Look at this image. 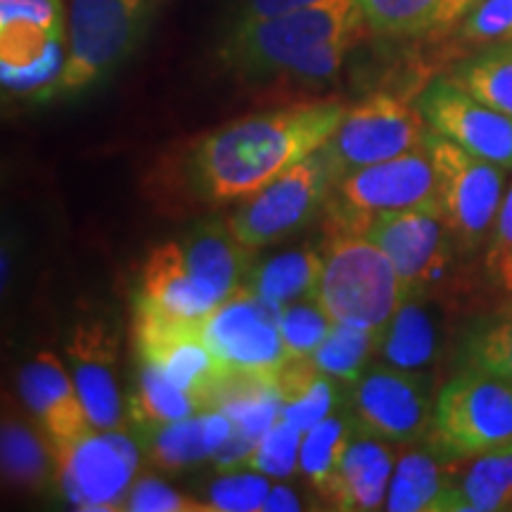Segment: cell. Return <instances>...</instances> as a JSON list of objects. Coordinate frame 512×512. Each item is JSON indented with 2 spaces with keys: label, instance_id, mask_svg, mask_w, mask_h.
Returning <instances> with one entry per match:
<instances>
[{
  "label": "cell",
  "instance_id": "1",
  "mask_svg": "<svg viewBox=\"0 0 512 512\" xmlns=\"http://www.w3.org/2000/svg\"><path fill=\"white\" fill-rule=\"evenodd\" d=\"M344 112L342 102L316 100L216 128L192 152V178L211 202L247 200L328 143Z\"/></svg>",
  "mask_w": 512,
  "mask_h": 512
},
{
  "label": "cell",
  "instance_id": "2",
  "mask_svg": "<svg viewBox=\"0 0 512 512\" xmlns=\"http://www.w3.org/2000/svg\"><path fill=\"white\" fill-rule=\"evenodd\" d=\"M368 27L356 0L306 8L261 22L233 24L219 43V60L245 79L332 81Z\"/></svg>",
  "mask_w": 512,
  "mask_h": 512
},
{
  "label": "cell",
  "instance_id": "3",
  "mask_svg": "<svg viewBox=\"0 0 512 512\" xmlns=\"http://www.w3.org/2000/svg\"><path fill=\"white\" fill-rule=\"evenodd\" d=\"M403 297L399 271L375 242L344 230H325L316 299L335 323L382 337Z\"/></svg>",
  "mask_w": 512,
  "mask_h": 512
},
{
  "label": "cell",
  "instance_id": "4",
  "mask_svg": "<svg viewBox=\"0 0 512 512\" xmlns=\"http://www.w3.org/2000/svg\"><path fill=\"white\" fill-rule=\"evenodd\" d=\"M164 0H69L62 69L43 98L76 95L136 53Z\"/></svg>",
  "mask_w": 512,
  "mask_h": 512
},
{
  "label": "cell",
  "instance_id": "5",
  "mask_svg": "<svg viewBox=\"0 0 512 512\" xmlns=\"http://www.w3.org/2000/svg\"><path fill=\"white\" fill-rule=\"evenodd\" d=\"M430 446L448 463L512 446V382L460 370L437 394Z\"/></svg>",
  "mask_w": 512,
  "mask_h": 512
},
{
  "label": "cell",
  "instance_id": "6",
  "mask_svg": "<svg viewBox=\"0 0 512 512\" xmlns=\"http://www.w3.org/2000/svg\"><path fill=\"white\" fill-rule=\"evenodd\" d=\"M427 152L434 166V200L460 254L489 242L503 204V166L486 162L430 128Z\"/></svg>",
  "mask_w": 512,
  "mask_h": 512
},
{
  "label": "cell",
  "instance_id": "7",
  "mask_svg": "<svg viewBox=\"0 0 512 512\" xmlns=\"http://www.w3.org/2000/svg\"><path fill=\"white\" fill-rule=\"evenodd\" d=\"M430 126L418 105L394 93H373L344 112L335 133L320 150L328 157L335 183L349 171L408 155L427 143Z\"/></svg>",
  "mask_w": 512,
  "mask_h": 512
},
{
  "label": "cell",
  "instance_id": "8",
  "mask_svg": "<svg viewBox=\"0 0 512 512\" xmlns=\"http://www.w3.org/2000/svg\"><path fill=\"white\" fill-rule=\"evenodd\" d=\"M434 200V166L427 143L408 155L349 171L325 204L328 228L363 235L377 214Z\"/></svg>",
  "mask_w": 512,
  "mask_h": 512
},
{
  "label": "cell",
  "instance_id": "9",
  "mask_svg": "<svg viewBox=\"0 0 512 512\" xmlns=\"http://www.w3.org/2000/svg\"><path fill=\"white\" fill-rule=\"evenodd\" d=\"M335 185L328 157L323 150L294 164L283 176L268 183L264 190L247 197L228 219L233 238L247 249H261L299 233L313 216L325 209Z\"/></svg>",
  "mask_w": 512,
  "mask_h": 512
},
{
  "label": "cell",
  "instance_id": "10",
  "mask_svg": "<svg viewBox=\"0 0 512 512\" xmlns=\"http://www.w3.org/2000/svg\"><path fill=\"white\" fill-rule=\"evenodd\" d=\"M57 486L79 510H124L140 467V444L124 430H98L53 446Z\"/></svg>",
  "mask_w": 512,
  "mask_h": 512
},
{
  "label": "cell",
  "instance_id": "11",
  "mask_svg": "<svg viewBox=\"0 0 512 512\" xmlns=\"http://www.w3.org/2000/svg\"><path fill=\"white\" fill-rule=\"evenodd\" d=\"M62 0H0V76L17 93L53 86L64 60Z\"/></svg>",
  "mask_w": 512,
  "mask_h": 512
},
{
  "label": "cell",
  "instance_id": "12",
  "mask_svg": "<svg viewBox=\"0 0 512 512\" xmlns=\"http://www.w3.org/2000/svg\"><path fill=\"white\" fill-rule=\"evenodd\" d=\"M133 339L140 361L155 366L166 380L183 389L200 411H211L216 384L226 368L209 349L202 320L174 316L138 299Z\"/></svg>",
  "mask_w": 512,
  "mask_h": 512
},
{
  "label": "cell",
  "instance_id": "13",
  "mask_svg": "<svg viewBox=\"0 0 512 512\" xmlns=\"http://www.w3.org/2000/svg\"><path fill=\"white\" fill-rule=\"evenodd\" d=\"M278 323L280 306L245 285L202 320V332L226 370L275 380L290 358Z\"/></svg>",
  "mask_w": 512,
  "mask_h": 512
},
{
  "label": "cell",
  "instance_id": "14",
  "mask_svg": "<svg viewBox=\"0 0 512 512\" xmlns=\"http://www.w3.org/2000/svg\"><path fill=\"white\" fill-rule=\"evenodd\" d=\"M437 396L425 370L368 366L351 389L354 422L389 444H413L430 434Z\"/></svg>",
  "mask_w": 512,
  "mask_h": 512
},
{
  "label": "cell",
  "instance_id": "15",
  "mask_svg": "<svg viewBox=\"0 0 512 512\" xmlns=\"http://www.w3.org/2000/svg\"><path fill=\"white\" fill-rule=\"evenodd\" d=\"M363 238L392 259L406 294H430V287L444 278L453 249L458 252L437 200L377 214L363 230Z\"/></svg>",
  "mask_w": 512,
  "mask_h": 512
},
{
  "label": "cell",
  "instance_id": "16",
  "mask_svg": "<svg viewBox=\"0 0 512 512\" xmlns=\"http://www.w3.org/2000/svg\"><path fill=\"white\" fill-rule=\"evenodd\" d=\"M434 133L486 162L512 169V117L494 110L448 76H437L415 100Z\"/></svg>",
  "mask_w": 512,
  "mask_h": 512
},
{
  "label": "cell",
  "instance_id": "17",
  "mask_svg": "<svg viewBox=\"0 0 512 512\" xmlns=\"http://www.w3.org/2000/svg\"><path fill=\"white\" fill-rule=\"evenodd\" d=\"M69 373L98 430H121L124 411L117 380L119 344L114 332L100 320L79 323L67 344Z\"/></svg>",
  "mask_w": 512,
  "mask_h": 512
},
{
  "label": "cell",
  "instance_id": "18",
  "mask_svg": "<svg viewBox=\"0 0 512 512\" xmlns=\"http://www.w3.org/2000/svg\"><path fill=\"white\" fill-rule=\"evenodd\" d=\"M19 389L53 446L67 444L93 430L72 373L64 370V363L53 351H41L31 358L19 375Z\"/></svg>",
  "mask_w": 512,
  "mask_h": 512
},
{
  "label": "cell",
  "instance_id": "19",
  "mask_svg": "<svg viewBox=\"0 0 512 512\" xmlns=\"http://www.w3.org/2000/svg\"><path fill=\"white\" fill-rule=\"evenodd\" d=\"M233 430V420L223 411H202L176 422L136 425V439L152 465L178 472L214 456Z\"/></svg>",
  "mask_w": 512,
  "mask_h": 512
},
{
  "label": "cell",
  "instance_id": "20",
  "mask_svg": "<svg viewBox=\"0 0 512 512\" xmlns=\"http://www.w3.org/2000/svg\"><path fill=\"white\" fill-rule=\"evenodd\" d=\"M387 444L389 441L377 439L358 427L344 451L325 501H330L337 510L382 508L396 467L394 451Z\"/></svg>",
  "mask_w": 512,
  "mask_h": 512
},
{
  "label": "cell",
  "instance_id": "21",
  "mask_svg": "<svg viewBox=\"0 0 512 512\" xmlns=\"http://www.w3.org/2000/svg\"><path fill=\"white\" fill-rule=\"evenodd\" d=\"M138 299L159 311L192 320H204L223 304L214 292L188 273L176 240L162 242L147 256Z\"/></svg>",
  "mask_w": 512,
  "mask_h": 512
},
{
  "label": "cell",
  "instance_id": "22",
  "mask_svg": "<svg viewBox=\"0 0 512 512\" xmlns=\"http://www.w3.org/2000/svg\"><path fill=\"white\" fill-rule=\"evenodd\" d=\"M441 320L427 304L425 292L403 297L392 323L382 335L380 354L389 366L403 370H427L441 354Z\"/></svg>",
  "mask_w": 512,
  "mask_h": 512
},
{
  "label": "cell",
  "instance_id": "23",
  "mask_svg": "<svg viewBox=\"0 0 512 512\" xmlns=\"http://www.w3.org/2000/svg\"><path fill=\"white\" fill-rule=\"evenodd\" d=\"M453 470L434 448H408L396 460L384 508L392 512H441Z\"/></svg>",
  "mask_w": 512,
  "mask_h": 512
},
{
  "label": "cell",
  "instance_id": "24",
  "mask_svg": "<svg viewBox=\"0 0 512 512\" xmlns=\"http://www.w3.org/2000/svg\"><path fill=\"white\" fill-rule=\"evenodd\" d=\"M512 510V451L477 456L463 472L453 470L441 512Z\"/></svg>",
  "mask_w": 512,
  "mask_h": 512
},
{
  "label": "cell",
  "instance_id": "25",
  "mask_svg": "<svg viewBox=\"0 0 512 512\" xmlns=\"http://www.w3.org/2000/svg\"><path fill=\"white\" fill-rule=\"evenodd\" d=\"M3 475L19 489L41 491L57 479V458L46 432L17 418L3 420Z\"/></svg>",
  "mask_w": 512,
  "mask_h": 512
},
{
  "label": "cell",
  "instance_id": "26",
  "mask_svg": "<svg viewBox=\"0 0 512 512\" xmlns=\"http://www.w3.org/2000/svg\"><path fill=\"white\" fill-rule=\"evenodd\" d=\"M320 273H323V254L313 249H297L266 261L249 275V285L261 297L273 304L285 306L297 299L316 297Z\"/></svg>",
  "mask_w": 512,
  "mask_h": 512
},
{
  "label": "cell",
  "instance_id": "27",
  "mask_svg": "<svg viewBox=\"0 0 512 512\" xmlns=\"http://www.w3.org/2000/svg\"><path fill=\"white\" fill-rule=\"evenodd\" d=\"M460 366L512 382V299L465 332Z\"/></svg>",
  "mask_w": 512,
  "mask_h": 512
},
{
  "label": "cell",
  "instance_id": "28",
  "mask_svg": "<svg viewBox=\"0 0 512 512\" xmlns=\"http://www.w3.org/2000/svg\"><path fill=\"white\" fill-rule=\"evenodd\" d=\"M451 76L475 98L512 117V38L475 50Z\"/></svg>",
  "mask_w": 512,
  "mask_h": 512
},
{
  "label": "cell",
  "instance_id": "29",
  "mask_svg": "<svg viewBox=\"0 0 512 512\" xmlns=\"http://www.w3.org/2000/svg\"><path fill=\"white\" fill-rule=\"evenodd\" d=\"M358 425L354 422L332 418L328 415L325 420H320L318 425H313L302 441V456H299V467L304 470V475L309 477L313 489L320 496L328 498L332 482H335L339 463H342L344 451H347L351 437H354Z\"/></svg>",
  "mask_w": 512,
  "mask_h": 512
},
{
  "label": "cell",
  "instance_id": "30",
  "mask_svg": "<svg viewBox=\"0 0 512 512\" xmlns=\"http://www.w3.org/2000/svg\"><path fill=\"white\" fill-rule=\"evenodd\" d=\"M380 344L382 337L377 332L335 323L311 358L325 375L342 384H354L366 373L370 356L380 351Z\"/></svg>",
  "mask_w": 512,
  "mask_h": 512
},
{
  "label": "cell",
  "instance_id": "31",
  "mask_svg": "<svg viewBox=\"0 0 512 512\" xmlns=\"http://www.w3.org/2000/svg\"><path fill=\"white\" fill-rule=\"evenodd\" d=\"M202 413L197 403L183 389L166 380L155 366L140 361L138 392L131 399L133 425H155V422H176Z\"/></svg>",
  "mask_w": 512,
  "mask_h": 512
},
{
  "label": "cell",
  "instance_id": "32",
  "mask_svg": "<svg viewBox=\"0 0 512 512\" xmlns=\"http://www.w3.org/2000/svg\"><path fill=\"white\" fill-rule=\"evenodd\" d=\"M441 0H356L363 19L382 36H425Z\"/></svg>",
  "mask_w": 512,
  "mask_h": 512
},
{
  "label": "cell",
  "instance_id": "33",
  "mask_svg": "<svg viewBox=\"0 0 512 512\" xmlns=\"http://www.w3.org/2000/svg\"><path fill=\"white\" fill-rule=\"evenodd\" d=\"M332 320L316 297L280 306V335L290 356H311L330 335Z\"/></svg>",
  "mask_w": 512,
  "mask_h": 512
},
{
  "label": "cell",
  "instance_id": "34",
  "mask_svg": "<svg viewBox=\"0 0 512 512\" xmlns=\"http://www.w3.org/2000/svg\"><path fill=\"white\" fill-rule=\"evenodd\" d=\"M456 46L486 48L512 38V0H482L448 31Z\"/></svg>",
  "mask_w": 512,
  "mask_h": 512
},
{
  "label": "cell",
  "instance_id": "35",
  "mask_svg": "<svg viewBox=\"0 0 512 512\" xmlns=\"http://www.w3.org/2000/svg\"><path fill=\"white\" fill-rule=\"evenodd\" d=\"M302 441V430L280 418L264 437L256 441L252 456L247 460V467L261 472V475L290 477L299 467Z\"/></svg>",
  "mask_w": 512,
  "mask_h": 512
},
{
  "label": "cell",
  "instance_id": "36",
  "mask_svg": "<svg viewBox=\"0 0 512 512\" xmlns=\"http://www.w3.org/2000/svg\"><path fill=\"white\" fill-rule=\"evenodd\" d=\"M484 268L491 283L512 299V185L505 192L494 230L486 242Z\"/></svg>",
  "mask_w": 512,
  "mask_h": 512
},
{
  "label": "cell",
  "instance_id": "37",
  "mask_svg": "<svg viewBox=\"0 0 512 512\" xmlns=\"http://www.w3.org/2000/svg\"><path fill=\"white\" fill-rule=\"evenodd\" d=\"M271 486H268L266 477L261 475H242V472H233L216 479L209 489V503L211 510L235 512V510H264V503Z\"/></svg>",
  "mask_w": 512,
  "mask_h": 512
},
{
  "label": "cell",
  "instance_id": "38",
  "mask_svg": "<svg viewBox=\"0 0 512 512\" xmlns=\"http://www.w3.org/2000/svg\"><path fill=\"white\" fill-rule=\"evenodd\" d=\"M332 380H335V377L320 373L316 377V382H313L297 401L283 406V420L292 422V425L299 427L302 432H309L313 425H318L320 420L328 418L330 411L339 401V387Z\"/></svg>",
  "mask_w": 512,
  "mask_h": 512
},
{
  "label": "cell",
  "instance_id": "39",
  "mask_svg": "<svg viewBox=\"0 0 512 512\" xmlns=\"http://www.w3.org/2000/svg\"><path fill=\"white\" fill-rule=\"evenodd\" d=\"M124 510H143V512H207L204 505L195 498L178 494L169 484L159 482L155 477H143L128 491Z\"/></svg>",
  "mask_w": 512,
  "mask_h": 512
},
{
  "label": "cell",
  "instance_id": "40",
  "mask_svg": "<svg viewBox=\"0 0 512 512\" xmlns=\"http://www.w3.org/2000/svg\"><path fill=\"white\" fill-rule=\"evenodd\" d=\"M337 3V0H240L238 8L233 10V24H247V22H261V19H271L287 15V12H297L306 8H320V5Z\"/></svg>",
  "mask_w": 512,
  "mask_h": 512
},
{
  "label": "cell",
  "instance_id": "41",
  "mask_svg": "<svg viewBox=\"0 0 512 512\" xmlns=\"http://www.w3.org/2000/svg\"><path fill=\"white\" fill-rule=\"evenodd\" d=\"M254 446L256 441L252 437H247V434H242L240 430H233L226 444L211 456V460H214V465L219 467L221 472H233L238 470V467H247V460L252 456Z\"/></svg>",
  "mask_w": 512,
  "mask_h": 512
},
{
  "label": "cell",
  "instance_id": "42",
  "mask_svg": "<svg viewBox=\"0 0 512 512\" xmlns=\"http://www.w3.org/2000/svg\"><path fill=\"white\" fill-rule=\"evenodd\" d=\"M479 3H482V0H441L437 12H434L432 27L425 36H446L448 31L456 27L460 19H463L472 8H477Z\"/></svg>",
  "mask_w": 512,
  "mask_h": 512
},
{
  "label": "cell",
  "instance_id": "43",
  "mask_svg": "<svg viewBox=\"0 0 512 512\" xmlns=\"http://www.w3.org/2000/svg\"><path fill=\"white\" fill-rule=\"evenodd\" d=\"M299 508H302V505H299L297 494H294L292 489H287V486H275L264 503V510H299Z\"/></svg>",
  "mask_w": 512,
  "mask_h": 512
},
{
  "label": "cell",
  "instance_id": "44",
  "mask_svg": "<svg viewBox=\"0 0 512 512\" xmlns=\"http://www.w3.org/2000/svg\"><path fill=\"white\" fill-rule=\"evenodd\" d=\"M508 451H512V446H510V448H508Z\"/></svg>",
  "mask_w": 512,
  "mask_h": 512
}]
</instances>
